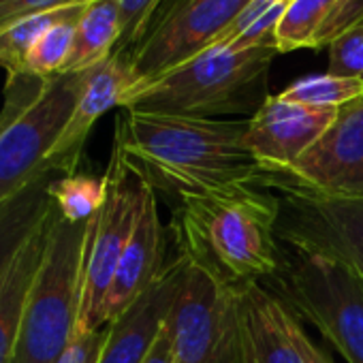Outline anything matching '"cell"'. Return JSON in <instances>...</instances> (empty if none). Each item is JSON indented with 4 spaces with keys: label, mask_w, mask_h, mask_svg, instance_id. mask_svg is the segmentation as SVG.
Here are the masks:
<instances>
[{
    "label": "cell",
    "mask_w": 363,
    "mask_h": 363,
    "mask_svg": "<svg viewBox=\"0 0 363 363\" xmlns=\"http://www.w3.org/2000/svg\"><path fill=\"white\" fill-rule=\"evenodd\" d=\"M246 128L248 118L126 111L116 120L113 147L154 195L175 208L195 197L265 189L267 173L244 143Z\"/></svg>",
    "instance_id": "6da1fadb"
},
{
    "label": "cell",
    "mask_w": 363,
    "mask_h": 363,
    "mask_svg": "<svg viewBox=\"0 0 363 363\" xmlns=\"http://www.w3.org/2000/svg\"><path fill=\"white\" fill-rule=\"evenodd\" d=\"M280 199L265 189H240L175 206L177 255L238 286L269 280L280 269Z\"/></svg>",
    "instance_id": "7a4b0ae2"
},
{
    "label": "cell",
    "mask_w": 363,
    "mask_h": 363,
    "mask_svg": "<svg viewBox=\"0 0 363 363\" xmlns=\"http://www.w3.org/2000/svg\"><path fill=\"white\" fill-rule=\"evenodd\" d=\"M274 45H214L154 79L137 84L122 101L124 111L186 118H252L267 101V77L278 56Z\"/></svg>",
    "instance_id": "3957f363"
},
{
    "label": "cell",
    "mask_w": 363,
    "mask_h": 363,
    "mask_svg": "<svg viewBox=\"0 0 363 363\" xmlns=\"http://www.w3.org/2000/svg\"><path fill=\"white\" fill-rule=\"evenodd\" d=\"M90 220H69L54 206L50 240L33 280L13 363H56L77 333L82 269Z\"/></svg>",
    "instance_id": "277c9868"
},
{
    "label": "cell",
    "mask_w": 363,
    "mask_h": 363,
    "mask_svg": "<svg viewBox=\"0 0 363 363\" xmlns=\"http://www.w3.org/2000/svg\"><path fill=\"white\" fill-rule=\"evenodd\" d=\"M269 282L274 295L314 325L346 363H363V278L352 267L286 248Z\"/></svg>",
    "instance_id": "5b68a950"
},
{
    "label": "cell",
    "mask_w": 363,
    "mask_h": 363,
    "mask_svg": "<svg viewBox=\"0 0 363 363\" xmlns=\"http://www.w3.org/2000/svg\"><path fill=\"white\" fill-rule=\"evenodd\" d=\"M105 182V201L90 218L86 235L77 333H90L105 327L103 306L147 191L143 179L124 162L116 147L111 150Z\"/></svg>",
    "instance_id": "8992f818"
},
{
    "label": "cell",
    "mask_w": 363,
    "mask_h": 363,
    "mask_svg": "<svg viewBox=\"0 0 363 363\" xmlns=\"http://www.w3.org/2000/svg\"><path fill=\"white\" fill-rule=\"evenodd\" d=\"M162 331L173 363H233L238 357L235 286L189 263Z\"/></svg>",
    "instance_id": "52a82bcc"
},
{
    "label": "cell",
    "mask_w": 363,
    "mask_h": 363,
    "mask_svg": "<svg viewBox=\"0 0 363 363\" xmlns=\"http://www.w3.org/2000/svg\"><path fill=\"white\" fill-rule=\"evenodd\" d=\"M88 71L58 73L43 92L0 135V203L22 191L33 177L48 169V160L65 133Z\"/></svg>",
    "instance_id": "ba28073f"
},
{
    "label": "cell",
    "mask_w": 363,
    "mask_h": 363,
    "mask_svg": "<svg viewBox=\"0 0 363 363\" xmlns=\"http://www.w3.org/2000/svg\"><path fill=\"white\" fill-rule=\"evenodd\" d=\"M272 193L363 199V96L340 107L329 130L291 167L269 171Z\"/></svg>",
    "instance_id": "9c48e42d"
},
{
    "label": "cell",
    "mask_w": 363,
    "mask_h": 363,
    "mask_svg": "<svg viewBox=\"0 0 363 363\" xmlns=\"http://www.w3.org/2000/svg\"><path fill=\"white\" fill-rule=\"evenodd\" d=\"M248 3L250 0H175L167 13L150 22L130 50L122 52L137 84L154 79L206 52Z\"/></svg>",
    "instance_id": "30bf717a"
},
{
    "label": "cell",
    "mask_w": 363,
    "mask_h": 363,
    "mask_svg": "<svg viewBox=\"0 0 363 363\" xmlns=\"http://www.w3.org/2000/svg\"><path fill=\"white\" fill-rule=\"evenodd\" d=\"M276 195L280 199V244L301 255L363 267V199Z\"/></svg>",
    "instance_id": "8fae6325"
},
{
    "label": "cell",
    "mask_w": 363,
    "mask_h": 363,
    "mask_svg": "<svg viewBox=\"0 0 363 363\" xmlns=\"http://www.w3.org/2000/svg\"><path fill=\"white\" fill-rule=\"evenodd\" d=\"M335 118L337 109L333 107H310L269 94L261 109L248 118L244 143L265 173L278 171L297 162Z\"/></svg>",
    "instance_id": "7c38bea8"
},
{
    "label": "cell",
    "mask_w": 363,
    "mask_h": 363,
    "mask_svg": "<svg viewBox=\"0 0 363 363\" xmlns=\"http://www.w3.org/2000/svg\"><path fill=\"white\" fill-rule=\"evenodd\" d=\"M186 265V259L177 255L133 306L105 325L107 337L99 363H143L147 359L184 282Z\"/></svg>",
    "instance_id": "4fadbf2b"
},
{
    "label": "cell",
    "mask_w": 363,
    "mask_h": 363,
    "mask_svg": "<svg viewBox=\"0 0 363 363\" xmlns=\"http://www.w3.org/2000/svg\"><path fill=\"white\" fill-rule=\"evenodd\" d=\"M137 79L130 71V65L122 52H113L105 62L90 69L75 111L60 135L48 164L71 175L77 171L86 139L94 122L113 107H122L124 96L135 88Z\"/></svg>",
    "instance_id": "5bb4252c"
},
{
    "label": "cell",
    "mask_w": 363,
    "mask_h": 363,
    "mask_svg": "<svg viewBox=\"0 0 363 363\" xmlns=\"http://www.w3.org/2000/svg\"><path fill=\"white\" fill-rule=\"evenodd\" d=\"M240 363H303L291 340L289 308L261 282L235 286Z\"/></svg>",
    "instance_id": "9a60e30c"
},
{
    "label": "cell",
    "mask_w": 363,
    "mask_h": 363,
    "mask_svg": "<svg viewBox=\"0 0 363 363\" xmlns=\"http://www.w3.org/2000/svg\"><path fill=\"white\" fill-rule=\"evenodd\" d=\"M164 259V231L156 210V195L145 191L141 212L135 229L120 257L111 289L103 306V325L118 318L128 306H133L160 276L167 263Z\"/></svg>",
    "instance_id": "2e32d148"
},
{
    "label": "cell",
    "mask_w": 363,
    "mask_h": 363,
    "mask_svg": "<svg viewBox=\"0 0 363 363\" xmlns=\"http://www.w3.org/2000/svg\"><path fill=\"white\" fill-rule=\"evenodd\" d=\"M52 218L54 208L0 278V363H13L16 359L26 299L50 240Z\"/></svg>",
    "instance_id": "e0dca14e"
},
{
    "label": "cell",
    "mask_w": 363,
    "mask_h": 363,
    "mask_svg": "<svg viewBox=\"0 0 363 363\" xmlns=\"http://www.w3.org/2000/svg\"><path fill=\"white\" fill-rule=\"evenodd\" d=\"M62 175V171L50 164L37 177H33L22 191L0 203V278L5 276L30 235L50 216L54 208L50 189Z\"/></svg>",
    "instance_id": "ac0fdd59"
},
{
    "label": "cell",
    "mask_w": 363,
    "mask_h": 363,
    "mask_svg": "<svg viewBox=\"0 0 363 363\" xmlns=\"http://www.w3.org/2000/svg\"><path fill=\"white\" fill-rule=\"evenodd\" d=\"M122 41V20L116 0H90L75 26L71 56L62 73H79L105 62Z\"/></svg>",
    "instance_id": "d6986e66"
},
{
    "label": "cell",
    "mask_w": 363,
    "mask_h": 363,
    "mask_svg": "<svg viewBox=\"0 0 363 363\" xmlns=\"http://www.w3.org/2000/svg\"><path fill=\"white\" fill-rule=\"evenodd\" d=\"M90 0L86 3L67 5L60 9H52L33 18H26L5 30H0V69H5L7 75H20L26 73V56L35 41L56 24L77 20L82 18L84 9L88 7Z\"/></svg>",
    "instance_id": "ffe728a7"
},
{
    "label": "cell",
    "mask_w": 363,
    "mask_h": 363,
    "mask_svg": "<svg viewBox=\"0 0 363 363\" xmlns=\"http://www.w3.org/2000/svg\"><path fill=\"white\" fill-rule=\"evenodd\" d=\"M293 0H250L244 11L233 20V24L210 45H229V48H255V45H274L276 48V28L291 9Z\"/></svg>",
    "instance_id": "44dd1931"
},
{
    "label": "cell",
    "mask_w": 363,
    "mask_h": 363,
    "mask_svg": "<svg viewBox=\"0 0 363 363\" xmlns=\"http://www.w3.org/2000/svg\"><path fill=\"white\" fill-rule=\"evenodd\" d=\"M340 0H293L291 9L276 28V48L280 54L310 48L314 50L316 35L335 11Z\"/></svg>",
    "instance_id": "7402d4cb"
},
{
    "label": "cell",
    "mask_w": 363,
    "mask_h": 363,
    "mask_svg": "<svg viewBox=\"0 0 363 363\" xmlns=\"http://www.w3.org/2000/svg\"><path fill=\"white\" fill-rule=\"evenodd\" d=\"M107 193L105 175H88V173H71L58 177L52 189V201L56 210L75 223L90 220L103 206Z\"/></svg>",
    "instance_id": "603a6c76"
},
{
    "label": "cell",
    "mask_w": 363,
    "mask_h": 363,
    "mask_svg": "<svg viewBox=\"0 0 363 363\" xmlns=\"http://www.w3.org/2000/svg\"><path fill=\"white\" fill-rule=\"evenodd\" d=\"M282 99L310 105V107H333L340 109L357 99L363 96V82L352 77H342L333 73H320V75H306L297 82H293L284 92H280Z\"/></svg>",
    "instance_id": "cb8c5ba5"
},
{
    "label": "cell",
    "mask_w": 363,
    "mask_h": 363,
    "mask_svg": "<svg viewBox=\"0 0 363 363\" xmlns=\"http://www.w3.org/2000/svg\"><path fill=\"white\" fill-rule=\"evenodd\" d=\"M77 20L56 24L54 28L45 30L35 41V45L30 48V52L26 56V73L39 75V77H54V75L62 73V69L71 56V50H73Z\"/></svg>",
    "instance_id": "d4e9b609"
},
{
    "label": "cell",
    "mask_w": 363,
    "mask_h": 363,
    "mask_svg": "<svg viewBox=\"0 0 363 363\" xmlns=\"http://www.w3.org/2000/svg\"><path fill=\"white\" fill-rule=\"evenodd\" d=\"M50 77H39L30 73L20 75H7L5 84V103L0 109V135L3 130L43 92Z\"/></svg>",
    "instance_id": "484cf974"
},
{
    "label": "cell",
    "mask_w": 363,
    "mask_h": 363,
    "mask_svg": "<svg viewBox=\"0 0 363 363\" xmlns=\"http://www.w3.org/2000/svg\"><path fill=\"white\" fill-rule=\"evenodd\" d=\"M327 73L363 82V24L344 33L329 45Z\"/></svg>",
    "instance_id": "4316f807"
},
{
    "label": "cell",
    "mask_w": 363,
    "mask_h": 363,
    "mask_svg": "<svg viewBox=\"0 0 363 363\" xmlns=\"http://www.w3.org/2000/svg\"><path fill=\"white\" fill-rule=\"evenodd\" d=\"M116 3L120 7L122 20V41L116 52H126L141 39V35L154 20L160 0H116Z\"/></svg>",
    "instance_id": "83f0119b"
},
{
    "label": "cell",
    "mask_w": 363,
    "mask_h": 363,
    "mask_svg": "<svg viewBox=\"0 0 363 363\" xmlns=\"http://www.w3.org/2000/svg\"><path fill=\"white\" fill-rule=\"evenodd\" d=\"M75 3H86V0H0V30H5L26 18Z\"/></svg>",
    "instance_id": "f1b7e54d"
},
{
    "label": "cell",
    "mask_w": 363,
    "mask_h": 363,
    "mask_svg": "<svg viewBox=\"0 0 363 363\" xmlns=\"http://www.w3.org/2000/svg\"><path fill=\"white\" fill-rule=\"evenodd\" d=\"M105 337H107V327L90 333H77L56 363H99Z\"/></svg>",
    "instance_id": "f546056e"
},
{
    "label": "cell",
    "mask_w": 363,
    "mask_h": 363,
    "mask_svg": "<svg viewBox=\"0 0 363 363\" xmlns=\"http://www.w3.org/2000/svg\"><path fill=\"white\" fill-rule=\"evenodd\" d=\"M286 325H289V333H291V340L293 344L297 346L303 363H333V359L329 357V352H325L318 344H314L310 340V335L303 331L299 318L289 310V316H286Z\"/></svg>",
    "instance_id": "4dcf8cb0"
},
{
    "label": "cell",
    "mask_w": 363,
    "mask_h": 363,
    "mask_svg": "<svg viewBox=\"0 0 363 363\" xmlns=\"http://www.w3.org/2000/svg\"><path fill=\"white\" fill-rule=\"evenodd\" d=\"M143 363H173V352H171V346L167 342L164 331H160L154 348L150 350V354H147V359Z\"/></svg>",
    "instance_id": "1f68e13d"
},
{
    "label": "cell",
    "mask_w": 363,
    "mask_h": 363,
    "mask_svg": "<svg viewBox=\"0 0 363 363\" xmlns=\"http://www.w3.org/2000/svg\"><path fill=\"white\" fill-rule=\"evenodd\" d=\"M348 267H350V265H348ZM352 269H354V272H357V274H359V276L363 278V267H352Z\"/></svg>",
    "instance_id": "d6a6232c"
},
{
    "label": "cell",
    "mask_w": 363,
    "mask_h": 363,
    "mask_svg": "<svg viewBox=\"0 0 363 363\" xmlns=\"http://www.w3.org/2000/svg\"><path fill=\"white\" fill-rule=\"evenodd\" d=\"M233 363H240V357H235V359H233Z\"/></svg>",
    "instance_id": "836d02e7"
},
{
    "label": "cell",
    "mask_w": 363,
    "mask_h": 363,
    "mask_svg": "<svg viewBox=\"0 0 363 363\" xmlns=\"http://www.w3.org/2000/svg\"><path fill=\"white\" fill-rule=\"evenodd\" d=\"M162 3H164V0H160V5H162Z\"/></svg>",
    "instance_id": "e575fe53"
}]
</instances>
